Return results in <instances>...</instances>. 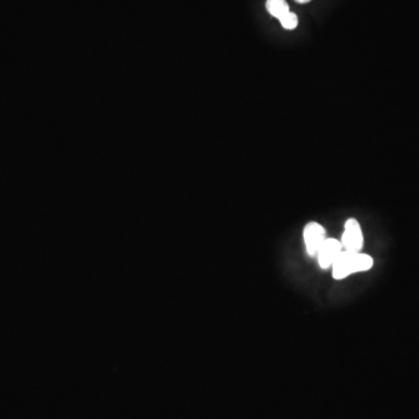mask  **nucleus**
Wrapping results in <instances>:
<instances>
[{
    "label": "nucleus",
    "mask_w": 419,
    "mask_h": 419,
    "mask_svg": "<svg viewBox=\"0 0 419 419\" xmlns=\"http://www.w3.org/2000/svg\"><path fill=\"white\" fill-rule=\"evenodd\" d=\"M278 22H281V26H282L283 29H287V31L296 29L298 27V24H300V20H298L296 13H294L291 11L289 13H287Z\"/></svg>",
    "instance_id": "nucleus-6"
},
{
    "label": "nucleus",
    "mask_w": 419,
    "mask_h": 419,
    "mask_svg": "<svg viewBox=\"0 0 419 419\" xmlns=\"http://www.w3.org/2000/svg\"><path fill=\"white\" fill-rule=\"evenodd\" d=\"M266 10L271 17H274L277 20L290 12L289 4L287 3L286 0H267Z\"/></svg>",
    "instance_id": "nucleus-5"
},
{
    "label": "nucleus",
    "mask_w": 419,
    "mask_h": 419,
    "mask_svg": "<svg viewBox=\"0 0 419 419\" xmlns=\"http://www.w3.org/2000/svg\"><path fill=\"white\" fill-rule=\"evenodd\" d=\"M342 250L344 248H342L340 240L328 238L323 243V246L321 247V250H318L317 257H316L318 264L323 269L332 267V264H335V261L338 259Z\"/></svg>",
    "instance_id": "nucleus-4"
},
{
    "label": "nucleus",
    "mask_w": 419,
    "mask_h": 419,
    "mask_svg": "<svg viewBox=\"0 0 419 419\" xmlns=\"http://www.w3.org/2000/svg\"><path fill=\"white\" fill-rule=\"evenodd\" d=\"M303 238L307 255L311 257H317L318 250L328 239L324 226L316 222H307L303 229Z\"/></svg>",
    "instance_id": "nucleus-3"
},
{
    "label": "nucleus",
    "mask_w": 419,
    "mask_h": 419,
    "mask_svg": "<svg viewBox=\"0 0 419 419\" xmlns=\"http://www.w3.org/2000/svg\"><path fill=\"white\" fill-rule=\"evenodd\" d=\"M295 1L298 4H307V3H310L311 0H295Z\"/></svg>",
    "instance_id": "nucleus-7"
},
{
    "label": "nucleus",
    "mask_w": 419,
    "mask_h": 419,
    "mask_svg": "<svg viewBox=\"0 0 419 419\" xmlns=\"http://www.w3.org/2000/svg\"><path fill=\"white\" fill-rule=\"evenodd\" d=\"M342 248L347 252L359 253L363 247V233L360 222L356 218L346 220L342 240Z\"/></svg>",
    "instance_id": "nucleus-2"
},
{
    "label": "nucleus",
    "mask_w": 419,
    "mask_h": 419,
    "mask_svg": "<svg viewBox=\"0 0 419 419\" xmlns=\"http://www.w3.org/2000/svg\"><path fill=\"white\" fill-rule=\"evenodd\" d=\"M374 266L373 257L367 254L342 250L338 259L332 264V275L335 280H344L349 275L370 271Z\"/></svg>",
    "instance_id": "nucleus-1"
}]
</instances>
